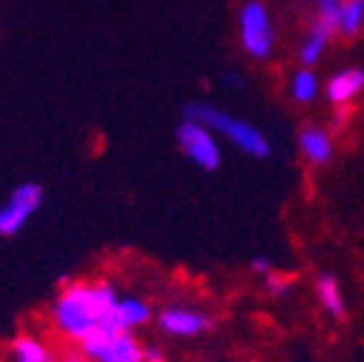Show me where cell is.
Masks as SVG:
<instances>
[{"mask_svg":"<svg viewBox=\"0 0 364 362\" xmlns=\"http://www.w3.org/2000/svg\"><path fill=\"white\" fill-rule=\"evenodd\" d=\"M119 294L109 281H68L51 304V322L63 337L81 342L99 327Z\"/></svg>","mask_w":364,"mask_h":362,"instance_id":"cell-1","label":"cell"},{"mask_svg":"<svg viewBox=\"0 0 364 362\" xmlns=\"http://www.w3.org/2000/svg\"><path fill=\"white\" fill-rule=\"evenodd\" d=\"M185 117L198 119L200 125H205L215 137H225L235 150L245 152L248 157L266 160L271 157V142L268 137L258 130L256 125H250L248 119L235 117V114L225 112V109H218L213 104L205 102H193L185 109Z\"/></svg>","mask_w":364,"mask_h":362,"instance_id":"cell-2","label":"cell"},{"mask_svg":"<svg viewBox=\"0 0 364 362\" xmlns=\"http://www.w3.org/2000/svg\"><path fill=\"white\" fill-rule=\"evenodd\" d=\"M238 43L253 61H268L276 51V29L266 0H245L238 8Z\"/></svg>","mask_w":364,"mask_h":362,"instance_id":"cell-3","label":"cell"},{"mask_svg":"<svg viewBox=\"0 0 364 362\" xmlns=\"http://www.w3.org/2000/svg\"><path fill=\"white\" fill-rule=\"evenodd\" d=\"M81 355L91 362H144V347L134 332L94 329L79 342Z\"/></svg>","mask_w":364,"mask_h":362,"instance_id":"cell-4","label":"cell"},{"mask_svg":"<svg viewBox=\"0 0 364 362\" xmlns=\"http://www.w3.org/2000/svg\"><path fill=\"white\" fill-rule=\"evenodd\" d=\"M175 140H177V148L188 155L193 160V165H198L200 170L213 172L220 167L223 152H220V145H218V137L205 125H200L198 119H190V117L182 119L175 130Z\"/></svg>","mask_w":364,"mask_h":362,"instance_id":"cell-5","label":"cell"},{"mask_svg":"<svg viewBox=\"0 0 364 362\" xmlns=\"http://www.w3.org/2000/svg\"><path fill=\"white\" fill-rule=\"evenodd\" d=\"M43 203V187L38 182H21L11 192V198L0 208V236H16L23 226L36 215V210Z\"/></svg>","mask_w":364,"mask_h":362,"instance_id":"cell-6","label":"cell"},{"mask_svg":"<svg viewBox=\"0 0 364 362\" xmlns=\"http://www.w3.org/2000/svg\"><path fill=\"white\" fill-rule=\"evenodd\" d=\"M336 16L339 13H316V18L309 23L306 33H304L301 43H299V63L301 66H316L326 53V48H329L331 38L339 36L336 33Z\"/></svg>","mask_w":364,"mask_h":362,"instance_id":"cell-7","label":"cell"},{"mask_svg":"<svg viewBox=\"0 0 364 362\" xmlns=\"http://www.w3.org/2000/svg\"><path fill=\"white\" fill-rule=\"evenodd\" d=\"M152 319V306L139 296H119L117 304L99 322V329L107 332H134Z\"/></svg>","mask_w":364,"mask_h":362,"instance_id":"cell-8","label":"cell"},{"mask_svg":"<svg viewBox=\"0 0 364 362\" xmlns=\"http://www.w3.org/2000/svg\"><path fill=\"white\" fill-rule=\"evenodd\" d=\"M157 327L170 337H198L210 329V317L190 306H167L157 314Z\"/></svg>","mask_w":364,"mask_h":362,"instance_id":"cell-9","label":"cell"},{"mask_svg":"<svg viewBox=\"0 0 364 362\" xmlns=\"http://www.w3.org/2000/svg\"><path fill=\"white\" fill-rule=\"evenodd\" d=\"M296 145H299V152L306 160L311 167H326L334 157V140H331L329 130L324 127H304L296 137Z\"/></svg>","mask_w":364,"mask_h":362,"instance_id":"cell-10","label":"cell"},{"mask_svg":"<svg viewBox=\"0 0 364 362\" xmlns=\"http://www.w3.org/2000/svg\"><path fill=\"white\" fill-rule=\"evenodd\" d=\"M364 91V68L359 66H347L336 71L329 81H326V102L331 107H349Z\"/></svg>","mask_w":364,"mask_h":362,"instance_id":"cell-11","label":"cell"},{"mask_svg":"<svg viewBox=\"0 0 364 362\" xmlns=\"http://www.w3.org/2000/svg\"><path fill=\"white\" fill-rule=\"evenodd\" d=\"M314 286H316V299H318V304H321V309H324L329 317L344 319L347 304H344V294H341V286L334 274H318Z\"/></svg>","mask_w":364,"mask_h":362,"instance_id":"cell-12","label":"cell"},{"mask_svg":"<svg viewBox=\"0 0 364 362\" xmlns=\"http://www.w3.org/2000/svg\"><path fill=\"white\" fill-rule=\"evenodd\" d=\"M364 31V0H339L336 33L347 41L359 38Z\"/></svg>","mask_w":364,"mask_h":362,"instance_id":"cell-13","label":"cell"},{"mask_svg":"<svg viewBox=\"0 0 364 362\" xmlns=\"http://www.w3.org/2000/svg\"><path fill=\"white\" fill-rule=\"evenodd\" d=\"M318 91H321V84H318L316 71L309 66L296 68L294 76H291V84H289V94H291V99H294V104L306 107V104L316 102Z\"/></svg>","mask_w":364,"mask_h":362,"instance_id":"cell-14","label":"cell"},{"mask_svg":"<svg viewBox=\"0 0 364 362\" xmlns=\"http://www.w3.org/2000/svg\"><path fill=\"white\" fill-rule=\"evenodd\" d=\"M11 357L13 362H53L51 350L33 337V334H18L11 342Z\"/></svg>","mask_w":364,"mask_h":362,"instance_id":"cell-15","label":"cell"},{"mask_svg":"<svg viewBox=\"0 0 364 362\" xmlns=\"http://www.w3.org/2000/svg\"><path fill=\"white\" fill-rule=\"evenodd\" d=\"M263 286H266V291L271 296H284L286 291H289V279H286L284 274L268 272L266 276H263Z\"/></svg>","mask_w":364,"mask_h":362,"instance_id":"cell-16","label":"cell"},{"mask_svg":"<svg viewBox=\"0 0 364 362\" xmlns=\"http://www.w3.org/2000/svg\"><path fill=\"white\" fill-rule=\"evenodd\" d=\"M144 362H165V350L157 345L144 347Z\"/></svg>","mask_w":364,"mask_h":362,"instance_id":"cell-17","label":"cell"},{"mask_svg":"<svg viewBox=\"0 0 364 362\" xmlns=\"http://www.w3.org/2000/svg\"><path fill=\"white\" fill-rule=\"evenodd\" d=\"M250 269L256 274H261V276H266V274L271 272V261H268L266 256H256V259L250 261Z\"/></svg>","mask_w":364,"mask_h":362,"instance_id":"cell-18","label":"cell"},{"mask_svg":"<svg viewBox=\"0 0 364 362\" xmlns=\"http://www.w3.org/2000/svg\"><path fill=\"white\" fill-rule=\"evenodd\" d=\"M316 13H339V0H314Z\"/></svg>","mask_w":364,"mask_h":362,"instance_id":"cell-19","label":"cell"},{"mask_svg":"<svg viewBox=\"0 0 364 362\" xmlns=\"http://www.w3.org/2000/svg\"><path fill=\"white\" fill-rule=\"evenodd\" d=\"M223 79H225L228 86H233V89H240V86H245V76L238 74V71H228Z\"/></svg>","mask_w":364,"mask_h":362,"instance_id":"cell-20","label":"cell"},{"mask_svg":"<svg viewBox=\"0 0 364 362\" xmlns=\"http://www.w3.org/2000/svg\"><path fill=\"white\" fill-rule=\"evenodd\" d=\"M347 117H349L347 107H334V122H331V127L339 130L341 125H347Z\"/></svg>","mask_w":364,"mask_h":362,"instance_id":"cell-21","label":"cell"},{"mask_svg":"<svg viewBox=\"0 0 364 362\" xmlns=\"http://www.w3.org/2000/svg\"><path fill=\"white\" fill-rule=\"evenodd\" d=\"M61 362H91V360H86L84 355H66Z\"/></svg>","mask_w":364,"mask_h":362,"instance_id":"cell-22","label":"cell"}]
</instances>
